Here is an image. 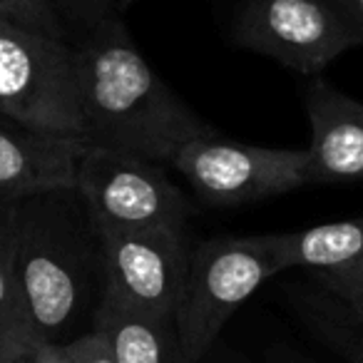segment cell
<instances>
[{
	"mask_svg": "<svg viewBox=\"0 0 363 363\" xmlns=\"http://www.w3.org/2000/svg\"><path fill=\"white\" fill-rule=\"evenodd\" d=\"M18 363H72L67 346H40Z\"/></svg>",
	"mask_w": 363,
	"mask_h": 363,
	"instance_id": "obj_19",
	"label": "cell"
},
{
	"mask_svg": "<svg viewBox=\"0 0 363 363\" xmlns=\"http://www.w3.org/2000/svg\"><path fill=\"white\" fill-rule=\"evenodd\" d=\"M311 142L306 152V184L363 182V102L348 97L323 77L303 90Z\"/></svg>",
	"mask_w": 363,
	"mask_h": 363,
	"instance_id": "obj_9",
	"label": "cell"
},
{
	"mask_svg": "<svg viewBox=\"0 0 363 363\" xmlns=\"http://www.w3.org/2000/svg\"><path fill=\"white\" fill-rule=\"evenodd\" d=\"M40 348L13 274V244L11 224L8 234L0 239V363H18Z\"/></svg>",
	"mask_w": 363,
	"mask_h": 363,
	"instance_id": "obj_13",
	"label": "cell"
},
{
	"mask_svg": "<svg viewBox=\"0 0 363 363\" xmlns=\"http://www.w3.org/2000/svg\"><path fill=\"white\" fill-rule=\"evenodd\" d=\"M70 45L87 145L172 164L182 147L214 132L152 70L122 18Z\"/></svg>",
	"mask_w": 363,
	"mask_h": 363,
	"instance_id": "obj_2",
	"label": "cell"
},
{
	"mask_svg": "<svg viewBox=\"0 0 363 363\" xmlns=\"http://www.w3.org/2000/svg\"><path fill=\"white\" fill-rule=\"evenodd\" d=\"M87 142L33 132L0 115V204L72 189Z\"/></svg>",
	"mask_w": 363,
	"mask_h": 363,
	"instance_id": "obj_10",
	"label": "cell"
},
{
	"mask_svg": "<svg viewBox=\"0 0 363 363\" xmlns=\"http://www.w3.org/2000/svg\"><path fill=\"white\" fill-rule=\"evenodd\" d=\"M67 351H70L72 363H115L107 341L102 338L100 331H87L80 338H75L72 343H65Z\"/></svg>",
	"mask_w": 363,
	"mask_h": 363,
	"instance_id": "obj_18",
	"label": "cell"
},
{
	"mask_svg": "<svg viewBox=\"0 0 363 363\" xmlns=\"http://www.w3.org/2000/svg\"><path fill=\"white\" fill-rule=\"evenodd\" d=\"M279 272L286 269H328L363 264V217L318 224L289 234H272Z\"/></svg>",
	"mask_w": 363,
	"mask_h": 363,
	"instance_id": "obj_12",
	"label": "cell"
},
{
	"mask_svg": "<svg viewBox=\"0 0 363 363\" xmlns=\"http://www.w3.org/2000/svg\"><path fill=\"white\" fill-rule=\"evenodd\" d=\"M0 18L16 26L30 28L43 35L57 38V40H67L65 30L52 16L45 0H0Z\"/></svg>",
	"mask_w": 363,
	"mask_h": 363,
	"instance_id": "obj_17",
	"label": "cell"
},
{
	"mask_svg": "<svg viewBox=\"0 0 363 363\" xmlns=\"http://www.w3.org/2000/svg\"><path fill=\"white\" fill-rule=\"evenodd\" d=\"M97 232L102 242L105 296L147 313L174 316L192 257V244L184 229Z\"/></svg>",
	"mask_w": 363,
	"mask_h": 363,
	"instance_id": "obj_8",
	"label": "cell"
},
{
	"mask_svg": "<svg viewBox=\"0 0 363 363\" xmlns=\"http://www.w3.org/2000/svg\"><path fill=\"white\" fill-rule=\"evenodd\" d=\"M0 115L40 135L87 142L70 43L0 18Z\"/></svg>",
	"mask_w": 363,
	"mask_h": 363,
	"instance_id": "obj_4",
	"label": "cell"
},
{
	"mask_svg": "<svg viewBox=\"0 0 363 363\" xmlns=\"http://www.w3.org/2000/svg\"><path fill=\"white\" fill-rule=\"evenodd\" d=\"M234 43L308 77L363 48L336 0H247L234 21Z\"/></svg>",
	"mask_w": 363,
	"mask_h": 363,
	"instance_id": "obj_7",
	"label": "cell"
},
{
	"mask_svg": "<svg viewBox=\"0 0 363 363\" xmlns=\"http://www.w3.org/2000/svg\"><path fill=\"white\" fill-rule=\"evenodd\" d=\"M269 363H313V361L311 358L296 356V353H291V351H277L269 358Z\"/></svg>",
	"mask_w": 363,
	"mask_h": 363,
	"instance_id": "obj_21",
	"label": "cell"
},
{
	"mask_svg": "<svg viewBox=\"0 0 363 363\" xmlns=\"http://www.w3.org/2000/svg\"><path fill=\"white\" fill-rule=\"evenodd\" d=\"M303 316L308 326L323 338L331 348H336L351 363H363V323L353 318L341 303L326 291L318 296H301Z\"/></svg>",
	"mask_w": 363,
	"mask_h": 363,
	"instance_id": "obj_14",
	"label": "cell"
},
{
	"mask_svg": "<svg viewBox=\"0 0 363 363\" xmlns=\"http://www.w3.org/2000/svg\"><path fill=\"white\" fill-rule=\"evenodd\" d=\"M45 3L65 30L67 43L80 40L122 18L117 0H45Z\"/></svg>",
	"mask_w": 363,
	"mask_h": 363,
	"instance_id": "obj_15",
	"label": "cell"
},
{
	"mask_svg": "<svg viewBox=\"0 0 363 363\" xmlns=\"http://www.w3.org/2000/svg\"><path fill=\"white\" fill-rule=\"evenodd\" d=\"M169 167L209 207H247L306 187L303 150L259 147L217 132L182 147Z\"/></svg>",
	"mask_w": 363,
	"mask_h": 363,
	"instance_id": "obj_6",
	"label": "cell"
},
{
	"mask_svg": "<svg viewBox=\"0 0 363 363\" xmlns=\"http://www.w3.org/2000/svg\"><path fill=\"white\" fill-rule=\"evenodd\" d=\"M92 328L102 333L115 363H187L174 316H157L102 296Z\"/></svg>",
	"mask_w": 363,
	"mask_h": 363,
	"instance_id": "obj_11",
	"label": "cell"
},
{
	"mask_svg": "<svg viewBox=\"0 0 363 363\" xmlns=\"http://www.w3.org/2000/svg\"><path fill=\"white\" fill-rule=\"evenodd\" d=\"M277 274L272 234L217 237L194 244L174 313L187 363H202L229 318Z\"/></svg>",
	"mask_w": 363,
	"mask_h": 363,
	"instance_id": "obj_3",
	"label": "cell"
},
{
	"mask_svg": "<svg viewBox=\"0 0 363 363\" xmlns=\"http://www.w3.org/2000/svg\"><path fill=\"white\" fill-rule=\"evenodd\" d=\"M13 274L40 346L92 331L105 296L102 242L75 189L11 204Z\"/></svg>",
	"mask_w": 363,
	"mask_h": 363,
	"instance_id": "obj_1",
	"label": "cell"
},
{
	"mask_svg": "<svg viewBox=\"0 0 363 363\" xmlns=\"http://www.w3.org/2000/svg\"><path fill=\"white\" fill-rule=\"evenodd\" d=\"M72 189L97 229H184L194 214V204L167 177L164 164L115 147L85 145Z\"/></svg>",
	"mask_w": 363,
	"mask_h": 363,
	"instance_id": "obj_5",
	"label": "cell"
},
{
	"mask_svg": "<svg viewBox=\"0 0 363 363\" xmlns=\"http://www.w3.org/2000/svg\"><path fill=\"white\" fill-rule=\"evenodd\" d=\"M8 224H11V204H0V239L8 234Z\"/></svg>",
	"mask_w": 363,
	"mask_h": 363,
	"instance_id": "obj_22",
	"label": "cell"
},
{
	"mask_svg": "<svg viewBox=\"0 0 363 363\" xmlns=\"http://www.w3.org/2000/svg\"><path fill=\"white\" fill-rule=\"evenodd\" d=\"M227 363H247V361H242V358H232V361H227Z\"/></svg>",
	"mask_w": 363,
	"mask_h": 363,
	"instance_id": "obj_24",
	"label": "cell"
},
{
	"mask_svg": "<svg viewBox=\"0 0 363 363\" xmlns=\"http://www.w3.org/2000/svg\"><path fill=\"white\" fill-rule=\"evenodd\" d=\"M341 11L346 13V18L351 21L353 30L358 33L361 38V45H363V0H336Z\"/></svg>",
	"mask_w": 363,
	"mask_h": 363,
	"instance_id": "obj_20",
	"label": "cell"
},
{
	"mask_svg": "<svg viewBox=\"0 0 363 363\" xmlns=\"http://www.w3.org/2000/svg\"><path fill=\"white\" fill-rule=\"evenodd\" d=\"M316 284L363 323V264L316 272Z\"/></svg>",
	"mask_w": 363,
	"mask_h": 363,
	"instance_id": "obj_16",
	"label": "cell"
},
{
	"mask_svg": "<svg viewBox=\"0 0 363 363\" xmlns=\"http://www.w3.org/2000/svg\"><path fill=\"white\" fill-rule=\"evenodd\" d=\"M132 3H137V0H117V6H120V11H125V8H130Z\"/></svg>",
	"mask_w": 363,
	"mask_h": 363,
	"instance_id": "obj_23",
	"label": "cell"
}]
</instances>
